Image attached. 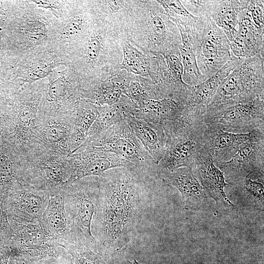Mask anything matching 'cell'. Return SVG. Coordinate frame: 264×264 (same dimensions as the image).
<instances>
[{"label": "cell", "mask_w": 264, "mask_h": 264, "mask_svg": "<svg viewBox=\"0 0 264 264\" xmlns=\"http://www.w3.org/2000/svg\"><path fill=\"white\" fill-rule=\"evenodd\" d=\"M232 186H236L239 194L246 198L247 201L263 207L264 175H260L257 179H252L250 175Z\"/></svg>", "instance_id": "obj_37"}, {"label": "cell", "mask_w": 264, "mask_h": 264, "mask_svg": "<svg viewBox=\"0 0 264 264\" xmlns=\"http://www.w3.org/2000/svg\"><path fill=\"white\" fill-rule=\"evenodd\" d=\"M74 120L70 139L71 154L85 140L88 131L99 113V106L81 99L74 110Z\"/></svg>", "instance_id": "obj_32"}, {"label": "cell", "mask_w": 264, "mask_h": 264, "mask_svg": "<svg viewBox=\"0 0 264 264\" xmlns=\"http://www.w3.org/2000/svg\"><path fill=\"white\" fill-rule=\"evenodd\" d=\"M166 137L165 154L156 165V175L180 167L192 168L210 152L209 137L203 119L184 114L162 124Z\"/></svg>", "instance_id": "obj_4"}, {"label": "cell", "mask_w": 264, "mask_h": 264, "mask_svg": "<svg viewBox=\"0 0 264 264\" xmlns=\"http://www.w3.org/2000/svg\"><path fill=\"white\" fill-rule=\"evenodd\" d=\"M16 173L21 184L51 197L62 193L72 170L68 157L35 146L26 154L17 156Z\"/></svg>", "instance_id": "obj_5"}, {"label": "cell", "mask_w": 264, "mask_h": 264, "mask_svg": "<svg viewBox=\"0 0 264 264\" xmlns=\"http://www.w3.org/2000/svg\"><path fill=\"white\" fill-rule=\"evenodd\" d=\"M156 165L166 150V137L162 124L128 114L125 119Z\"/></svg>", "instance_id": "obj_25"}, {"label": "cell", "mask_w": 264, "mask_h": 264, "mask_svg": "<svg viewBox=\"0 0 264 264\" xmlns=\"http://www.w3.org/2000/svg\"><path fill=\"white\" fill-rule=\"evenodd\" d=\"M49 198L45 192L17 181L4 200L10 225L25 224L40 219Z\"/></svg>", "instance_id": "obj_14"}, {"label": "cell", "mask_w": 264, "mask_h": 264, "mask_svg": "<svg viewBox=\"0 0 264 264\" xmlns=\"http://www.w3.org/2000/svg\"><path fill=\"white\" fill-rule=\"evenodd\" d=\"M8 264H36V263L22 258L10 256Z\"/></svg>", "instance_id": "obj_44"}, {"label": "cell", "mask_w": 264, "mask_h": 264, "mask_svg": "<svg viewBox=\"0 0 264 264\" xmlns=\"http://www.w3.org/2000/svg\"><path fill=\"white\" fill-rule=\"evenodd\" d=\"M137 106L127 96L123 94L116 103L112 105L99 106V113L90 128L87 137L80 146L90 143L111 126L132 114Z\"/></svg>", "instance_id": "obj_29"}, {"label": "cell", "mask_w": 264, "mask_h": 264, "mask_svg": "<svg viewBox=\"0 0 264 264\" xmlns=\"http://www.w3.org/2000/svg\"><path fill=\"white\" fill-rule=\"evenodd\" d=\"M264 57L245 58L222 81L207 108L264 97Z\"/></svg>", "instance_id": "obj_8"}, {"label": "cell", "mask_w": 264, "mask_h": 264, "mask_svg": "<svg viewBox=\"0 0 264 264\" xmlns=\"http://www.w3.org/2000/svg\"><path fill=\"white\" fill-rule=\"evenodd\" d=\"M62 193L71 223L69 241L86 244L99 251L98 244L92 232L99 198L98 176H87L66 184Z\"/></svg>", "instance_id": "obj_6"}, {"label": "cell", "mask_w": 264, "mask_h": 264, "mask_svg": "<svg viewBox=\"0 0 264 264\" xmlns=\"http://www.w3.org/2000/svg\"><path fill=\"white\" fill-rule=\"evenodd\" d=\"M4 199L0 198V244L6 245L13 234L5 208Z\"/></svg>", "instance_id": "obj_39"}, {"label": "cell", "mask_w": 264, "mask_h": 264, "mask_svg": "<svg viewBox=\"0 0 264 264\" xmlns=\"http://www.w3.org/2000/svg\"><path fill=\"white\" fill-rule=\"evenodd\" d=\"M91 1L96 17L110 27L120 40L127 38V31L133 0H103Z\"/></svg>", "instance_id": "obj_27"}, {"label": "cell", "mask_w": 264, "mask_h": 264, "mask_svg": "<svg viewBox=\"0 0 264 264\" xmlns=\"http://www.w3.org/2000/svg\"><path fill=\"white\" fill-rule=\"evenodd\" d=\"M162 6L169 19L177 26L179 30L190 34L198 17L190 14L180 0H157Z\"/></svg>", "instance_id": "obj_36"}, {"label": "cell", "mask_w": 264, "mask_h": 264, "mask_svg": "<svg viewBox=\"0 0 264 264\" xmlns=\"http://www.w3.org/2000/svg\"><path fill=\"white\" fill-rule=\"evenodd\" d=\"M249 0H208L206 16L221 28L229 42L236 33L238 15L247 9Z\"/></svg>", "instance_id": "obj_28"}, {"label": "cell", "mask_w": 264, "mask_h": 264, "mask_svg": "<svg viewBox=\"0 0 264 264\" xmlns=\"http://www.w3.org/2000/svg\"><path fill=\"white\" fill-rule=\"evenodd\" d=\"M192 169L208 197L214 199L219 205L234 206L224 192L229 184L225 181L223 172L215 165L210 153L198 160Z\"/></svg>", "instance_id": "obj_24"}, {"label": "cell", "mask_w": 264, "mask_h": 264, "mask_svg": "<svg viewBox=\"0 0 264 264\" xmlns=\"http://www.w3.org/2000/svg\"><path fill=\"white\" fill-rule=\"evenodd\" d=\"M246 9L249 11L256 27L260 30L264 31V1L249 0Z\"/></svg>", "instance_id": "obj_40"}, {"label": "cell", "mask_w": 264, "mask_h": 264, "mask_svg": "<svg viewBox=\"0 0 264 264\" xmlns=\"http://www.w3.org/2000/svg\"><path fill=\"white\" fill-rule=\"evenodd\" d=\"M37 5L44 8H49L52 11L58 9V2L56 1L34 0Z\"/></svg>", "instance_id": "obj_43"}, {"label": "cell", "mask_w": 264, "mask_h": 264, "mask_svg": "<svg viewBox=\"0 0 264 264\" xmlns=\"http://www.w3.org/2000/svg\"><path fill=\"white\" fill-rule=\"evenodd\" d=\"M181 44L179 47L183 66L182 79L189 86L197 85L206 80L198 68L195 54L189 39V34L179 30Z\"/></svg>", "instance_id": "obj_34"}, {"label": "cell", "mask_w": 264, "mask_h": 264, "mask_svg": "<svg viewBox=\"0 0 264 264\" xmlns=\"http://www.w3.org/2000/svg\"><path fill=\"white\" fill-rule=\"evenodd\" d=\"M10 250L5 245L0 244V264H8Z\"/></svg>", "instance_id": "obj_42"}, {"label": "cell", "mask_w": 264, "mask_h": 264, "mask_svg": "<svg viewBox=\"0 0 264 264\" xmlns=\"http://www.w3.org/2000/svg\"><path fill=\"white\" fill-rule=\"evenodd\" d=\"M57 242L70 255V264H113L109 255L86 244L63 240H57Z\"/></svg>", "instance_id": "obj_33"}, {"label": "cell", "mask_w": 264, "mask_h": 264, "mask_svg": "<svg viewBox=\"0 0 264 264\" xmlns=\"http://www.w3.org/2000/svg\"><path fill=\"white\" fill-rule=\"evenodd\" d=\"M41 218L27 223L11 225L13 234L6 245L10 249V256L36 263L60 253L61 247L57 240L47 230Z\"/></svg>", "instance_id": "obj_11"}, {"label": "cell", "mask_w": 264, "mask_h": 264, "mask_svg": "<svg viewBox=\"0 0 264 264\" xmlns=\"http://www.w3.org/2000/svg\"><path fill=\"white\" fill-rule=\"evenodd\" d=\"M57 64V61L52 59L49 61H39L27 67L21 77V86L26 83L30 84L47 76Z\"/></svg>", "instance_id": "obj_38"}, {"label": "cell", "mask_w": 264, "mask_h": 264, "mask_svg": "<svg viewBox=\"0 0 264 264\" xmlns=\"http://www.w3.org/2000/svg\"><path fill=\"white\" fill-rule=\"evenodd\" d=\"M38 114L37 125L33 130L34 147L68 157L71 154L70 139L74 113L62 117Z\"/></svg>", "instance_id": "obj_15"}, {"label": "cell", "mask_w": 264, "mask_h": 264, "mask_svg": "<svg viewBox=\"0 0 264 264\" xmlns=\"http://www.w3.org/2000/svg\"><path fill=\"white\" fill-rule=\"evenodd\" d=\"M149 177L124 167L98 176L99 198L92 231L100 250L107 249L108 255L124 248L134 236L144 212Z\"/></svg>", "instance_id": "obj_1"}, {"label": "cell", "mask_w": 264, "mask_h": 264, "mask_svg": "<svg viewBox=\"0 0 264 264\" xmlns=\"http://www.w3.org/2000/svg\"><path fill=\"white\" fill-rule=\"evenodd\" d=\"M244 59L234 57L204 81L197 85L190 86L183 112L203 118L207 108L213 100L220 83Z\"/></svg>", "instance_id": "obj_19"}, {"label": "cell", "mask_w": 264, "mask_h": 264, "mask_svg": "<svg viewBox=\"0 0 264 264\" xmlns=\"http://www.w3.org/2000/svg\"><path fill=\"white\" fill-rule=\"evenodd\" d=\"M156 176L179 191L188 209H198L208 198L191 168L180 167L159 173Z\"/></svg>", "instance_id": "obj_22"}, {"label": "cell", "mask_w": 264, "mask_h": 264, "mask_svg": "<svg viewBox=\"0 0 264 264\" xmlns=\"http://www.w3.org/2000/svg\"><path fill=\"white\" fill-rule=\"evenodd\" d=\"M85 147L113 153L132 164L138 172L149 177L156 175V163L125 119L109 128L88 145L80 147Z\"/></svg>", "instance_id": "obj_9"}, {"label": "cell", "mask_w": 264, "mask_h": 264, "mask_svg": "<svg viewBox=\"0 0 264 264\" xmlns=\"http://www.w3.org/2000/svg\"><path fill=\"white\" fill-rule=\"evenodd\" d=\"M210 152L215 164L230 160L246 143L264 139V131L234 133L207 128Z\"/></svg>", "instance_id": "obj_21"}, {"label": "cell", "mask_w": 264, "mask_h": 264, "mask_svg": "<svg viewBox=\"0 0 264 264\" xmlns=\"http://www.w3.org/2000/svg\"><path fill=\"white\" fill-rule=\"evenodd\" d=\"M185 105L171 98L152 99L137 107L132 115L154 123H163L180 117Z\"/></svg>", "instance_id": "obj_31"}, {"label": "cell", "mask_w": 264, "mask_h": 264, "mask_svg": "<svg viewBox=\"0 0 264 264\" xmlns=\"http://www.w3.org/2000/svg\"><path fill=\"white\" fill-rule=\"evenodd\" d=\"M163 56L166 66L161 82L157 85L166 97L174 99L185 105L190 86L182 79L183 66L179 48Z\"/></svg>", "instance_id": "obj_26"}, {"label": "cell", "mask_w": 264, "mask_h": 264, "mask_svg": "<svg viewBox=\"0 0 264 264\" xmlns=\"http://www.w3.org/2000/svg\"><path fill=\"white\" fill-rule=\"evenodd\" d=\"M36 264H70V261L68 262L65 256L62 254L61 250L58 255L47 257L39 261Z\"/></svg>", "instance_id": "obj_41"}, {"label": "cell", "mask_w": 264, "mask_h": 264, "mask_svg": "<svg viewBox=\"0 0 264 264\" xmlns=\"http://www.w3.org/2000/svg\"><path fill=\"white\" fill-rule=\"evenodd\" d=\"M41 219L47 230L57 241L70 240L71 223L62 193L49 197Z\"/></svg>", "instance_id": "obj_30"}, {"label": "cell", "mask_w": 264, "mask_h": 264, "mask_svg": "<svg viewBox=\"0 0 264 264\" xmlns=\"http://www.w3.org/2000/svg\"><path fill=\"white\" fill-rule=\"evenodd\" d=\"M126 96L137 107L150 100L167 98L157 84L150 79L133 74Z\"/></svg>", "instance_id": "obj_35"}, {"label": "cell", "mask_w": 264, "mask_h": 264, "mask_svg": "<svg viewBox=\"0 0 264 264\" xmlns=\"http://www.w3.org/2000/svg\"><path fill=\"white\" fill-rule=\"evenodd\" d=\"M203 121L207 128L234 133L264 131V97L207 108Z\"/></svg>", "instance_id": "obj_10"}, {"label": "cell", "mask_w": 264, "mask_h": 264, "mask_svg": "<svg viewBox=\"0 0 264 264\" xmlns=\"http://www.w3.org/2000/svg\"><path fill=\"white\" fill-rule=\"evenodd\" d=\"M43 88H22L10 120L9 145L18 156L26 154L34 147L33 130L37 125Z\"/></svg>", "instance_id": "obj_12"}, {"label": "cell", "mask_w": 264, "mask_h": 264, "mask_svg": "<svg viewBox=\"0 0 264 264\" xmlns=\"http://www.w3.org/2000/svg\"><path fill=\"white\" fill-rule=\"evenodd\" d=\"M132 74L119 69L108 78L90 85L83 90L81 99L97 106L112 105L126 95Z\"/></svg>", "instance_id": "obj_23"}, {"label": "cell", "mask_w": 264, "mask_h": 264, "mask_svg": "<svg viewBox=\"0 0 264 264\" xmlns=\"http://www.w3.org/2000/svg\"><path fill=\"white\" fill-rule=\"evenodd\" d=\"M72 174L66 184L85 177L99 176L105 172L124 167L135 170L134 166L119 155L92 147H80L68 156Z\"/></svg>", "instance_id": "obj_16"}, {"label": "cell", "mask_w": 264, "mask_h": 264, "mask_svg": "<svg viewBox=\"0 0 264 264\" xmlns=\"http://www.w3.org/2000/svg\"><path fill=\"white\" fill-rule=\"evenodd\" d=\"M264 31L254 24L247 9L240 12L237 32L230 42L231 51L235 57L248 58L256 56L264 57Z\"/></svg>", "instance_id": "obj_20"}, {"label": "cell", "mask_w": 264, "mask_h": 264, "mask_svg": "<svg viewBox=\"0 0 264 264\" xmlns=\"http://www.w3.org/2000/svg\"><path fill=\"white\" fill-rule=\"evenodd\" d=\"M83 85L72 67L50 79L43 88L38 114L62 117L71 114L81 99Z\"/></svg>", "instance_id": "obj_13"}, {"label": "cell", "mask_w": 264, "mask_h": 264, "mask_svg": "<svg viewBox=\"0 0 264 264\" xmlns=\"http://www.w3.org/2000/svg\"><path fill=\"white\" fill-rule=\"evenodd\" d=\"M189 39L198 68L206 80L235 57L226 35L208 16L198 17Z\"/></svg>", "instance_id": "obj_7"}, {"label": "cell", "mask_w": 264, "mask_h": 264, "mask_svg": "<svg viewBox=\"0 0 264 264\" xmlns=\"http://www.w3.org/2000/svg\"><path fill=\"white\" fill-rule=\"evenodd\" d=\"M127 39L142 50L163 55L181 44L176 25L157 0H133Z\"/></svg>", "instance_id": "obj_3"}, {"label": "cell", "mask_w": 264, "mask_h": 264, "mask_svg": "<svg viewBox=\"0 0 264 264\" xmlns=\"http://www.w3.org/2000/svg\"><path fill=\"white\" fill-rule=\"evenodd\" d=\"M123 61L120 69L150 79L159 84L166 68L163 55L145 52L133 44L127 38L120 40Z\"/></svg>", "instance_id": "obj_18"}, {"label": "cell", "mask_w": 264, "mask_h": 264, "mask_svg": "<svg viewBox=\"0 0 264 264\" xmlns=\"http://www.w3.org/2000/svg\"><path fill=\"white\" fill-rule=\"evenodd\" d=\"M215 165L231 185L252 174H264V139L242 145L230 160Z\"/></svg>", "instance_id": "obj_17"}, {"label": "cell", "mask_w": 264, "mask_h": 264, "mask_svg": "<svg viewBox=\"0 0 264 264\" xmlns=\"http://www.w3.org/2000/svg\"><path fill=\"white\" fill-rule=\"evenodd\" d=\"M120 264H138V263L136 260H133L132 261L126 260Z\"/></svg>", "instance_id": "obj_45"}, {"label": "cell", "mask_w": 264, "mask_h": 264, "mask_svg": "<svg viewBox=\"0 0 264 264\" xmlns=\"http://www.w3.org/2000/svg\"><path fill=\"white\" fill-rule=\"evenodd\" d=\"M73 53L72 67L81 79L83 89L116 73L123 61L119 37L97 18Z\"/></svg>", "instance_id": "obj_2"}]
</instances>
